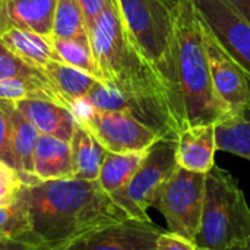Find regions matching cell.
Wrapping results in <instances>:
<instances>
[{
	"instance_id": "cell-13",
	"label": "cell",
	"mask_w": 250,
	"mask_h": 250,
	"mask_svg": "<svg viewBox=\"0 0 250 250\" xmlns=\"http://www.w3.org/2000/svg\"><path fill=\"white\" fill-rule=\"evenodd\" d=\"M215 125H202L183 129L177 136V166L207 174L215 166Z\"/></svg>"
},
{
	"instance_id": "cell-10",
	"label": "cell",
	"mask_w": 250,
	"mask_h": 250,
	"mask_svg": "<svg viewBox=\"0 0 250 250\" xmlns=\"http://www.w3.org/2000/svg\"><path fill=\"white\" fill-rule=\"evenodd\" d=\"M196 13L250 82V25L224 0H192Z\"/></svg>"
},
{
	"instance_id": "cell-5",
	"label": "cell",
	"mask_w": 250,
	"mask_h": 250,
	"mask_svg": "<svg viewBox=\"0 0 250 250\" xmlns=\"http://www.w3.org/2000/svg\"><path fill=\"white\" fill-rule=\"evenodd\" d=\"M250 237V208L237 179L218 166L207 173L205 199L193 243L202 250H227Z\"/></svg>"
},
{
	"instance_id": "cell-30",
	"label": "cell",
	"mask_w": 250,
	"mask_h": 250,
	"mask_svg": "<svg viewBox=\"0 0 250 250\" xmlns=\"http://www.w3.org/2000/svg\"><path fill=\"white\" fill-rule=\"evenodd\" d=\"M78 3L81 6L83 21H85V26H86L88 34H89L94 22L97 21V18L100 16V13L105 7L107 0H78Z\"/></svg>"
},
{
	"instance_id": "cell-20",
	"label": "cell",
	"mask_w": 250,
	"mask_h": 250,
	"mask_svg": "<svg viewBox=\"0 0 250 250\" xmlns=\"http://www.w3.org/2000/svg\"><path fill=\"white\" fill-rule=\"evenodd\" d=\"M145 152L117 154V152L105 151L100 168V174L97 179L100 186L110 196L123 190L135 176L136 170L139 168Z\"/></svg>"
},
{
	"instance_id": "cell-19",
	"label": "cell",
	"mask_w": 250,
	"mask_h": 250,
	"mask_svg": "<svg viewBox=\"0 0 250 250\" xmlns=\"http://www.w3.org/2000/svg\"><path fill=\"white\" fill-rule=\"evenodd\" d=\"M41 72L45 75L57 94L64 100L67 108L75 100L86 97L89 89L98 81L89 73L62 62H47L41 67Z\"/></svg>"
},
{
	"instance_id": "cell-21",
	"label": "cell",
	"mask_w": 250,
	"mask_h": 250,
	"mask_svg": "<svg viewBox=\"0 0 250 250\" xmlns=\"http://www.w3.org/2000/svg\"><path fill=\"white\" fill-rule=\"evenodd\" d=\"M217 151L250 160V104L240 113L215 125Z\"/></svg>"
},
{
	"instance_id": "cell-3",
	"label": "cell",
	"mask_w": 250,
	"mask_h": 250,
	"mask_svg": "<svg viewBox=\"0 0 250 250\" xmlns=\"http://www.w3.org/2000/svg\"><path fill=\"white\" fill-rule=\"evenodd\" d=\"M173 13L185 129L217 125L227 119L229 113L214 92L199 16L192 0H174Z\"/></svg>"
},
{
	"instance_id": "cell-12",
	"label": "cell",
	"mask_w": 250,
	"mask_h": 250,
	"mask_svg": "<svg viewBox=\"0 0 250 250\" xmlns=\"http://www.w3.org/2000/svg\"><path fill=\"white\" fill-rule=\"evenodd\" d=\"M57 0H3L0 3V32L25 29L53 38Z\"/></svg>"
},
{
	"instance_id": "cell-29",
	"label": "cell",
	"mask_w": 250,
	"mask_h": 250,
	"mask_svg": "<svg viewBox=\"0 0 250 250\" xmlns=\"http://www.w3.org/2000/svg\"><path fill=\"white\" fill-rule=\"evenodd\" d=\"M155 250H202L199 249L193 242L186 240L183 237L174 236L168 231H164L158 240H157V248Z\"/></svg>"
},
{
	"instance_id": "cell-9",
	"label": "cell",
	"mask_w": 250,
	"mask_h": 250,
	"mask_svg": "<svg viewBox=\"0 0 250 250\" xmlns=\"http://www.w3.org/2000/svg\"><path fill=\"white\" fill-rule=\"evenodd\" d=\"M199 21L214 92L230 117L250 104V82L243 69L226 51L205 22L201 18Z\"/></svg>"
},
{
	"instance_id": "cell-1",
	"label": "cell",
	"mask_w": 250,
	"mask_h": 250,
	"mask_svg": "<svg viewBox=\"0 0 250 250\" xmlns=\"http://www.w3.org/2000/svg\"><path fill=\"white\" fill-rule=\"evenodd\" d=\"M31 233L44 250H60L76 239L130 218L97 180H48L23 188Z\"/></svg>"
},
{
	"instance_id": "cell-14",
	"label": "cell",
	"mask_w": 250,
	"mask_h": 250,
	"mask_svg": "<svg viewBox=\"0 0 250 250\" xmlns=\"http://www.w3.org/2000/svg\"><path fill=\"white\" fill-rule=\"evenodd\" d=\"M10 123V148L13 155V167L22 176L26 186L37 183L34 177V151L40 136L35 126L15 107L12 101L0 100Z\"/></svg>"
},
{
	"instance_id": "cell-31",
	"label": "cell",
	"mask_w": 250,
	"mask_h": 250,
	"mask_svg": "<svg viewBox=\"0 0 250 250\" xmlns=\"http://www.w3.org/2000/svg\"><path fill=\"white\" fill-rule=\"evenodd\" d=\"M0 250H44L41 246L22 240H0Z\"/></svg>"
},
{
	"instance_id": "cell-15",
	"label": "cell",
	"mask_w": 250,
	"mask_h": 250,
	"mask_svg": "<svg viewBox=\"0 0 250 250\" xmlns=\"http://www.w3.org/2000/svg\"><path fill=\"white\" fill-rule=\"evenodd\" d=\"M13 104L41 135L70 142L78 122L67 107L47 100H19Z\"/></svg>"
},
{
	"instance_id": "cell-17",
	"label": "cell",
	"mask_w": 250,
	"mask_h": 250,
	"mask_svg": "<svg viewBox=\"0 0 250 250\" xmlns=\"http://www.w3.org/2000/svg\"><path fill=\"white\" fill-rule=\"evenodd\" d=\"M0 42L10 53L40 70L47 62H60L53 47V38L37 32L9 28L0 32Z\"/></svg>"
},
{
	"instance_id": "cell-8",
	"label": "cell",
	"mask_w": 250,
	"mask_h": 250,
	"mask_svg": "<svg viewBox=\"0 0 250 250\" xmlns=\"http://www.w3.org/2000/svg\"><path fill=\"white\" fill-rule=\"evenodd\" d=\"M76 122L85 126L105 151L117 154L145 152L161 138L129 113L100 111L92 105Z\"/></svg>"
},
{
	"instance_id": "cell-18",
	"label": "cell",
	"mask_w": 250,
	"mask_h": 250,
	"mask_svg": "<svg viewBox=\"0 0 250 250\" xmlns=\"http://www.w3.org/2000/svg\"><path fill=\"white\" fill-rule=\"evenodd\" d=\"M72 157V179L97 180L105 149L82 125H76L69 142Z\"/></svg>"
},
{
	"instance_id": "cell-11",
	"label": "cell",
	"mask_w": 250,
	"mask_h": 250,
	"mask_svg": "<svg viewBox=\"0 0 250 250\" xmlns=\"http://www.w3.org/2000/svg\"><path fill=\"white\" fill-rule=\"evenodd\" d=\"M163 233L152 221L127 218L100 227L60 250H155Z\"/></svg>"
},
{
	"instance_id": "cell-23",
	"label": "cell",
	"mask_w": 250,
	"mask_h": 250,
	"mask_svg": "<svg viewBox=\"0 0 250 250\" xmlns=\"http://www.w3.org/2000/svg\"><path fill=\"white\" fill-rule=\"evenodd\" d=\"M53 38L73 40L89 44V35L78 0H57L53 23Z\"/></svg>"
},
{
	"instance_id": "cell-26",
	"label": "cell",
	"mask_w": 250,
	"mask_h": 250,
	"mask_svg": "<svg viewBox=\"0 0 250 250\" xmlns=\"http://www.w3.org/2000/svg\"><path fill=\"white\" fill-rule=\"evenodd\" d=\"M21 76L45 78V75L40 69L25 63L22 59L10 53L0 42V81L10 79V78H21Z\"/></svg>"
},
{
	"instance_id": "cell-22",
	"label": "cell",
	"mask_w": 250,
	"mask_h": 250,
	"mask_svg": "<svg viewBox=\"0 0 250 250\" xmlns=\"http://www.w3.org/2000/svg\"><path fill=\"white\" fill-rule=\"evenodd\" d=\"M0 100L19 101V100H47L67 107L64 100L51 86L47 78L21 76L0 81Z\"/></svg>"
},
{
	"instance_id": "cell-4",
	"label": "cell",
	"mask_w": 250,
	"mask_h": 250,
	"mask_svg": "<svg viewBox=\"0 0 250 250\" xmlns=\"http://www.w3.org/2000/svg\"><path fill=\"white\" fill-rule=\"evenodd\" d=\"M117 3L135 45L168 91L180 133L185 120L179 92L173 3L168 0H117Z\"/></svg>"
},
{
	"instance_id": "cell-28",
	"label": "cell",
	"mask_w": 250,
	"mask_h": 250,
	"mask_svg": "<svg viewBox=\"0 0 250 250\" xmlns=\"http://www.w3.org/2000/svg\"><path fill=\"white\" fill-rule=\"evenodd\" d=\"M0 160L6 161L13 167V155L10 148V123L1 104H0Z\"/></svg>"
},
{
	"instance_id": "cell-33",
	"label": "cell",
	"mask_w": 250,
	"mask_h": 250,
	"mask_svg": "<svg viewBox=\"0 0 250 250\" xmlns=\"http://www.w3.org/2000/svg\"><path fill=\"white\" fill-rule=\"evenodd\" d=\"M227 250H250V237L246 239L245 242H242V243H237V245L231 246L230 249Z\"/></svg>"
},
{
	"instance_id": "cell-7",
	"label": "cell",
	"mask_w": 250,
	"mask_h": 250,
	"mask_svg": "<svg viewBox=\"0 0 250 250\" xmlns=\"http://www.w3.org/2000/svg\"><path fill=\"white\" fill-rule=\"evenodd\" d=\"M177 138H160L145 152L144 160L129 185L111 195V198L127 212L130 218L151 221L148 209L177 167Z\"/></svg>"
},
{
	"instance_id": "cell-16",
	"label": "cell",
	"mask_w": 250,
	"mask_h": 250,
	"mask_svg": "<svg viewBox=\"0 0 250 250\" xmlns=\"http://www.w3.org/2000/svg\"><path fill=\"white\" fill-rule=\"evenodd\" d=\"M34 177L38 182L72 179L69 142L40 133L34 151Z\"/></svg>"
},
{
	"instance_id": "cell-27",
	"label": "cell",
	"mask_w": 250,
	"mask_h": 250,
	"mask_svg": "<svg viewBox=\"0 0 250 250\" xmlns=\"http://www.w3.org/2000/svg\"><path fill=\"white\" fill-rule=\"evenodd\" d=\"M25 186L22 176L10 164L0 160V205L16 201Z\"/></svg>"
},
{
	"instance_id": "cell-34",
	"label": "cell",
	"mask_w": 250,
	"mask_h": 250,
	"mask_svg": "<svg viewBox=\"0 0 250 250\" xmlns=\"http://www.w3.org/2000/svg\"><path fill=\"white\" fill-rule=\"evenodd\" d=\"M1 1H3V0H0V3H1Z\"/></svg>"
},
{
	"instance_id": "cell-24",
	"label": "cell",
	"mask_w": 250,
	"mask_h": 250,
	"mask_svg": "<svg viewBox=\"0 0 250 250\" xmlns=\"http://www.w3.org/2000/svg\"><path fill=\"white\" fill-rule=\"evenodd\" d=\"M0 240H22L38 245L31 233L23 190L16 201L0 205Z\"/></svg>"
},
{
	"instance_id": "cell-32",
	"label": "cell",
	"mask_w": 250,
	"mask_h": 250,
	"mask_svg": "<svg viewBox=\"0 0 250 250\" xmlns=\"http://www.w3.org/2000/svg\"><path fill=\"white\" fill-rule=\"evenodd\" d=\"M250 25V0H224Z\"/></svg>"
},
{
	"instance_id": "cell-6",
	"label": "cell",
	"mask_w": 250,
	"mask_h": 250,
	"mask_svg": "<svg viewBox=\"0 0 250 250\" xmlns=\"http://www.w3.org/2000/svg\"><path fill=\"white\" fill-rule=\"evenodd\" d=\"M207 174L176 167L170 179L158 190L152 207L167 223V231L193 242L205 199Z\"/></svg>"
},
{
	"instance_id": "cell-2",
	"label": "cell",
	"mask_w": 250,
	"mask_h": 250,
	"mask_svg": "<svg viewBox=\"0 0 250 250\" xmlns=\"http://www.w3.org/2000/svg\"><path fill=\"white\" fill-rule=\"evenodd\" d=\"M88 35L103 79L117 85L179 136L168 91L135 45L122 19L117 0H107Z\"/></svg>"
},
{
	"instance_id": "cell-25",
	"label": "cell",
	"mask_w": 250,
	"mask_h": 250,
	"mask_svg": "<svg viewBox=\"0 0 250 250\" xmlns=\"http://www.w3.org/2000/svg\"><path fill=\"white\" fill-rule=\"evenodd\" d=\"M53 47L62 63L73 66L79 70L89 73L98 81H104L103 75L98 69V64L94 59L92 50L89 44H83L73 40L53 38Z\"/></svg>"
}]
</instances>
